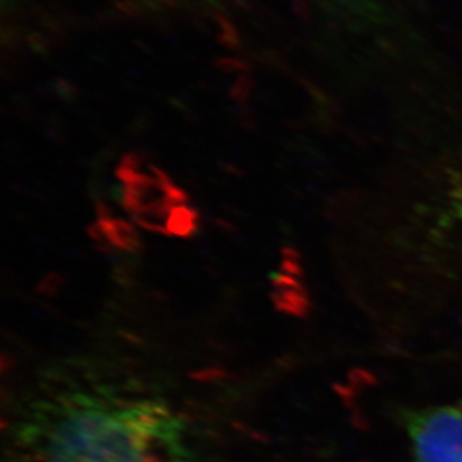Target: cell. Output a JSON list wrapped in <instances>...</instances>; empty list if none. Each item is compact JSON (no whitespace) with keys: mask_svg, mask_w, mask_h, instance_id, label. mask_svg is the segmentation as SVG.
<instances>
[{"mask_svg":"<svg viewBox=\"0 0 462 462\" xmlns=\"http://www.w3.org/2000/svg\"><path fill=\"white\" fill-rule=\"evenodd\" d=\"M92 234L97 241L108 245L109 249L134 252L140 247V236L132 225L122 218L109 216L104 207H99L97 222L93 225Z\"/></svg>","mask_w":462,"mask_h":462,"instance_id":"obj_4","label":"cell"},{"mask_svg":"<svg viewBox=\"0 0 462 462\" xmlns=\"http://www.w3.org/2000/svg\"><path fill=\"white\" fill-rule=\"evenodd\" d=\"M409 436L416 462H462V404L416 411Z\"/></svg>","mask_w":462,"mask_h":462,"instance_id":"obj_3","label":"cell"},{"mask_svg":"<svg viewBox=\"0 0 462 462\" xmlns=\"http://www.w3.org/2000/svg\"><path fill=\"white\" fill-rule=\"evenodd\" d=\"M457 201H458L459 216L462 217V180L459 183L458 195H457Z\"/></svg>","mask_w":462,"mask_h":462,"instance_id":"obj_6","label":"cell"},{"mask_svg":"<svg viewBox=\"0 0 462 462\" xmlns=\"http://www.w3.org/2000/svg\"><path fill=\"white\" fill-rule=\"evenodd\" d=\"M297 273L298 266L291 259H286L283 271L273 277V298L277 309L298 314L304 310V298L297 282L292 279Z\"/></svg>","mask_w":462,"mask_h":462,"instance_id":"obj_5","label":"cell"},{"mask_svg":"<svg viewBox=\"0 0 462 462\" xmlns=\"http://www.w3.org/2000/svg\"><path fill=\"white\" fill-rule=\"evenodd\" d=\"M24 439L36 462H192L179 419L153 402L68 395L50 404Z\"/></svg>","mask_w":462,"mask_h":462,"instance_id":"obj_1","label":"cell"},{"mask_svg":"<svg viewBox=\"0 0 462 462\" xmlns=\"http://www.w3.org/2000/svg\"><path fill=\"white\" fill-rule=\"evenodd\" d=\"M117 174L123 186V206L134 220L149 231L168 234L175 208L188 204V195L163 171L144 165L135 154L123 159Z\"/></svg>","mask_w":462,"mask_h":462,"instance_id":"obj_2","label":"cell"}]
</instances>
